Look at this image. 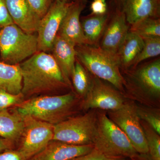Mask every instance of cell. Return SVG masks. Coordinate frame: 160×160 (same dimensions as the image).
<instances>
[{"label": "cell", "mask_w": 160, "mask_h": 160, "mask_svg": "<svg viewBox=\"0 0 160 160\" xmlns=\"http://www.w3.org/2000/svg\"><path fill=\"white\" fill-rule=\"evenodd\" d=\"M24 98L69 87L52 55L38 52L19 64Z\"/></svg>", "instance_id": "cell-1"}, {"label": "cell", "mask_w": 160, "mask_h": 160, "mask_svg": "<svg viewBox=\"0 0 160 160\" xmlns=\"http://www.w3.org/2000/svg\"><path fill=\"white\" fill-rule=\"evenodd\" d=\"M77 59L89 72L125 93V81L117 57L99 46L84 44L75 46Z\"/></svg>", "instance_id": "cell-2"}, {"label": "cell", "mask_w": 160, "mask_h": 160, "mask_svg": "<svg viewBox=\"0 0 160 160\" xmlns=\"http://www.w3.org/2000/svg\"><path fill=\"white\" fill-rule=\"evenodd\" d=\"M73 93L46 96L24 100L14 110L22 117L29 116L52 125L69 118L76 102Z\"/></svg>", "instance_id": "cell-3"}, {"label": "cell", "mask_w": 160, "mask_h": 160, "mask_svg": "<svg viewBox=\"0 0 160 160\" xmlns=\"http://www.w3.org/2000/svg\"><path fill=\"white\" fill-rule=\"evenodd\" d=\"M92 145L108 156L136 159L138 157L126 134L103 111H97V123Z\"/></svg>", "instance_id": "cell-4"}, {"label": "cell", "mask_w": 160, "mask_h": 160, "mask_svg": "<svg viewBox=\"0 0 160 160\" xmlns=\"http://www.w3.org/2000/svg\"><path fill=\"white\" fill-rule=\"evenodd\" d=\"M38 52L37 36L14 23L0 29V55L4 62L18 65Z\"/></svg>", "instance_id": "cell-5"}, {"label": "cell", "mask_w": 160, "mask_h": 160, "mask_svg": "<svg viewBox=\"0 0 160 160\" xmlns=\"http://www.w3.org/2000/svg\"><path fill=\"white\" fill-rule=\"evenodd\" d=\"M97 123V111L69 118L54 125L52 140L73 145H92Z\"/></svg>", "instance_id": "cell-6"}, {"label": "cell", "mask_w": 160, "mask_h": 160, "mask_svg": "<svg viewBox=\"0 0 160 160\" xmlns=\"http://www.w3.org/2000/svg\"><path fill=\"white\" fill-rule=\"evenodd\" d=\"M125 90L158 99L160 97V59L140 63L135 68L122 72Z\"/></svg>", "instance_id": "cell-7"}, {"label": "cell", "mask_w": 160, "mask_h": 160, "mask_svg": "<svg viewBox=\"0 0 160 160\" xmlns=\"http://www.w3.org/2000/svg\"><path fill=\"white\" fill-rule=\"evenodd\" d=\"M107 115L126 134L138 153H149L147 141L135 105L126 102L120 109L108 111Z\"/></svg>", "instance_id": "cell-8"}, {"label": "cell", "mask_w": 160, "mask_h": 160, "mask_svg": "<svg viewBox=\"0 0 160 160\" xmlns=\"http://www.w3.org/2000/svg\"><path fill=\"white\" fill-rule=\"evenodd\" d=\"M22 117L24 128L18 150L27 160L43 150L52 140L54 126L29 116Z\"/></svg>", "instance_id": "cell-9"}, {"label": "cell", "mask_w": 160, "mask_h": 160, "mask_svg": "<svg viewBox=\"0 0 160 160\" xmlns=\"http://www.w3.org/2000/svg\"><path fill=\"white\" fill-rule=\"evenodd\" d=\"M91 77V86L82 103V109L113 111L123 106L126 101L122 92L107 82L92 74Z\"/></svg>", "instance_id": "cell-10"}, {"label": "cell", "mask_w": 160, "mask_h": 160, "mask_svg": "<svg viewBox=\"0 0 160 160\" xmlns=\"http://www.w3.org/2000/svg\"><path fill=\"white\" fill-rule=\"evenodd\" d=\"M72 2H62L55 0L46 14L40 20L37 35L38 52L50 51L62 21Z\"/></svg>", "instance_id": "cell-11"}, {"label": "cell", "mask_w": 160, "mask_h": 160, "mask_svg": "<svg viewBox=\"0 0 160 160\" xmlns=\"http://www.w3.org/2000/svg\"><path fill=\"white\" fill-rule=\"evenodd\" d=\"M110 15L99 46L117 57L120 46L129 31V25L122 9L109 6Z\"/></svg>", "instance_id": "cell-12"}, {"label": "cell", "mask_w": 160, "mask_h": 160, "mask_svg": "<svg viewBox=\"0 0 160 160\" xmlns=\"http://www.w3.org/2000/svg\"><path fill=\"white\" fill-rule=\"evenodd\" d=\"M86 3L87 0L72 2L58 32V35L74 46L86 44L80 21V15Z\"/></svg>", "instance_id": "cell-13"}, {"label": "cell", "mask_w": 160, "mask_h": 160, "mask_svg": "<svg viewBox=\"0 0 160 160\" xmlns=\"http://www.w3.org/2000/svg\"><path fill=\"white\" fill-rule=\"evenodd\" d=\"M93 145H73L52 140L43 150L27 160H69L89 153Z\"/></svg>", "instance_id": "cell-14"}, {"label": "cell", "mask_w": 160, "mask_h": 160, "mask_svg": "<svg viewBox=\"0 0 160 160\" xmlns=\"http://www.w3.org/2000/svg\"><path fill=\"white\" fill-rule=\"evenodd\" d=\"M51 50L66 84L72 87V75L77 58L75 46L58 34Z\"/></svg>", "instance_id": "cell-15"}, {"label": "cell", "mask_w": 160, "mask_h": 160, "mask_svg": "<svg viewBox=\"0 0 160 160\" xmlns=\"http://www.w3.org/2000/svg\"><path fill=\"white\" fill-rule=\"evenodd\" d=\"M122 10L129 26L147 18H160V0H124Z\"/></svg>", "instance_id": "cell-16"}, {"label": "cell", "mask_w": 160, "mask_h": 160, "mask_svg": "<svg viewBox=\"0 0 160 160\" xmlns=\"http://www.w3.org/2000/svg\"><path fill=\"white\" fill-rule=\"evenodd\" d=\"M10 16L15 24L24 31H37L41 19L31 9L26 0H6Z\"/></svg>", "instance_id": "cell-17"}, {"label": "cell", "mask_w": 160, "mask_h": 160, "mask_svg": "<svg viewBox=\"0 0 160 160\" xmlns=\"http://www.w3.org/2000/svg\"><path fill=\"white\" fill-rule=\"evenodd\" d=\"M110 15V11L102 15L92 14L82 18L81 26L87 45L99 46Z\"/></svg>", "instance_id": "cell-18"}, {"label": "cell", "mask_w": 160, "mask_h": 160, "mask_svg": "<svg viewBox=\"0 0 160 160\" xmlns=\"http://www.w3.org/2000/svg\"><path fill=\"white\" fill-rule=\"evenodd\" d=\"M143 40L134 32L129 31L117 54L121 72L131 68L143 46Z\"/></svg>", "instance_id": "cell-19"}, {"label": "cell", "mask_w": 160, "mask_h": 160, "mask_svg": "<svg viewBox=\"0 0 160 160\" xmlns=\"http://www.w3.org/2000/svg\"><path fill=\"white\" fill-rule=\"evenodd\" d=\"M24 128L22 117L13 110L0 111V137L15 142L22 137Z\"/></svg>", "instance_id": "cell-20"}, {"label": "cell", "mask_w": 160, "mask_h": 160, "mask_svg": "<svg viewBox=\"0 0 160 160\" xmlns=\"http://www.w3.org/2000/svg\"><path fill=\"white\" fill-rule=\"evenodd\" d=\"M22 78L19 64L0 62V89L13 94L22 92Z\"/></svg>", "instance_id": "cell-21"}, {"label": "cell", "mask_w": 160, "mask_h": 160, "mask_svg": "<svg viewBox=\"0 0 160 160\" xmlns=\"http://www.w3.org/2000/svg\"><path fill=\"white\" fill-rule=\"evenodd\" d=\"M71 80L77 93L85 98L91 86V74L77 58Z\"/></svg>", "instance_id": "cell-22"}, {"label": "cell", "mask_w": 160, "mask_h": 160, "mask_svg": "<svg viewBox=\"0 0 160 160\" xmlns=\"http://www.w3.org/2000/svg\"><path fill=\"white\" fill-rule=\"evenodd\" d=\"M129 31L142 38L160 37V18H147L129 27Z\"/></svg>", "instance_id": "cell-23"}, {"label": "cell", "mask_w": 160, "mask_h": 160, "mask_svg": "<svg viewBox=\"0 0 160 160\" xmlns=\"http://www.w3.org/2000/svg\"><path fill=\"white\" fill-rule=\"evenodd\" d=\"M143 46L130 69L135 68L140 63L150 58L156 57L160 54V37L145 38Z\"/></svg>", "instance_id": "cell-24"}, {"label": "cell", "mask_w": 160, "mask_h": 160, "mask_svg": "<svg viewBox=\"0 0 160 160\" xmlns=\"http://www.w3.org/2000/svg\"><path fill=\"white\" fill-rule=\"evenodd\" d=\"M146 137L149 153L152 160H160V134L146 122L140 119Z\"/></svg>", "instance_id": "cell-25"}, {"label": "cell", "mask_w": 160, "mask_h": 160, "mask_svg": "<svg viewBox=\"0 0 160 160\" xmlns=\"http://www.w3.org/2000/svg\"><path fill=\"white\" fill-rule=\"evenodd\" d=\"M136 111L140 119L149 124L152 129L160 135V114L159 109L142 107L136 105Z\"/></svg>", "instance_id": "cell-26"}, {"label": "cell", "mask_w": 160, "mask_h": 160, "mask_svg": "<svg viewBox=\"0 0 160 160\" xmlns=\"http://www.w3.org/2000/svg\"><path fill=\"white\" fill-rule=\"evenodd\" d=\"M24 100L22 93L13 94L0 89V111L7 109L10 106H16Z\"/></svg>", "instance_id": "cell-27"}, {"label": "cell", "mask_w": 160, "mask_h": 160, "mask_svg": "<svg viewBox=\"0 0 160 160\" xmlns=\"http://www.w3.org/2000/svg\"><path fill=\"white\" fill-rule=\"evenodd\" d=\"M55 0H26L35 13L40 19L46 14Z\"/></svg>", "instance_id": "cell-28"}, {"label": "cell", "mask_w": 160, "mask_h": 160, "mask_svg": "<svg viewBox=\"0 0 160 160\" xmlns=\"http://www.w3.org/2000/svg\"><path fill=\"white\" fill-rule=\"evenodd\" d=\"M124 159L108 156L94 148L92 151L87 154L80 156L69 160H124Z\"/></svg>", "instance_id": "cell-29"}, {"label": "cell", "mask_w": 160, "mask_h": 160, "mask_svg": "<svg viewBox=\"0 0 160 160\" xmlns=\"http://www.w3.org/2000/svg\"><path fill=\"white\" fill-rule=\"evenodd\" d=\"M14 24L6 5V0H0V29Z\"/></svg>", "instance_id": "cell-30"}, {"label": "cell", "mask_w": 160, "mask_h": 160, "mask_svg": "<svg viewBox=\"0 0 160 160\" xmlns=\"http://www.w3.org/2000/svg\"><path fill=\"white\" fill-rule=\"evenodd\" d=\"M91 14L102 15L108 12V6L106 0H93L90 5Z\"/></svg>", "instance_id": "cell-31"}, {"label": "cell", "mask_w": 160, "mask_h": 160, "mask_svg": "<svg viewBox=\"0 0 160 160\" xmlns=\"http://www.w3.org/2000/svg\"><path fill=\"white\" fill-rule=\"evenodd\" d=\"M0 160H26L18 150L8 149L0 152Z\"/></svg>", "instance_id": "cell-32"}, {"label": "cell", "mask_w": 160, "mask_h": 160, "mask_svg": "<svg viewBox=\"0 0 160 160\" xmlns=\"http://www.w3.org/2000/svg\"><path fill=\"white\" fill-rule=\"evenodd\" d=\"M14 142L0 137V152L8 149H11Z\"/></svg>", "instance_id": "cell-33"}, {"label": "cell", "mask_w": 160, "mask_h": 160, "mask_svg": "<svg viewBox=\"0 0 160 160\" xmlns=\"http://www.w3.org/2000/svg\"><path fill=\"white\" fill-rule=\"evenodd\" d=\"M124 0H110L109 5L115 8L122 9Z\"/></svg>", "instance_id": "cell-34"}, {"label": "cell", "mask_w": 160, "mask_h": 160, "mask_svg": "<svg viewBox=\"0 0 160 160\" xmlns=\"http://www.w3.org/2000/svg\"><path fill=\"white\" fill-rule=\"evenodd\" d=\"M56 1H59V2L65 3H69L71 2L70 0H56Z\"/></svg>", "instance_id": "cell-35"}, {"label": "cell", "mask_w": 160, "mask_h": 160, "mask_svg": "<svg viewBox=\"0 0 160 160\" xmlns=\"http://www.w3.org/2000/svg\"><path fill=\"white\" fill-rule=\"evenodd\" d=\"M84 1V0H72V2H75V1Z\"/></svg>", "instance_id": "cell-36"}, {"label": "cell", "mask_w": 160, "mask_h": 160, "mask_svg": "<svg viewBox=\"0 0 160 160\" xmlns=\"http://www.w3.org/2000/svg\"></svg>", "instance_id": "cell-37"}]
</instances>
